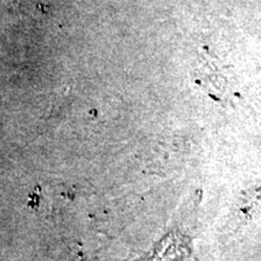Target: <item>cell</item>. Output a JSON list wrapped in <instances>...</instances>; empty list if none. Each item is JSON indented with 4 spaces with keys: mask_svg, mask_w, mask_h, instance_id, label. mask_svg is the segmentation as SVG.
I'll use <instances>...</instances> for the list:
<instances>
[]
</instances>
